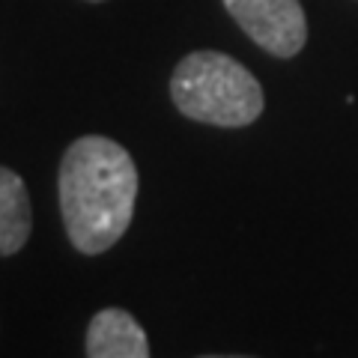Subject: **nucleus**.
<instances>
[{"instance_id":"1","label":"nucleus","mask_w":358,"mask_h":358,"mask_svg":"<svg viewBox=\"0 0 358 358\" xmlns=\"http://www.w3.org/2000/svg\"><path fill=\"white\" fill-rule=\"evenodd\" d=\"M57 192L66 236L75 251L96 257L114 248L134 218L138 167L114 138L84 134L63 152Z\"/></svg>"},{"instance_id":"2","label":"nucleus","mask_w":358,"mask_h":358,"mask_svg":"<svg viewBox=\"0 0 358 358\" xmlns=\"http://www.w3.org/2000/svg\"><path fill=\"white\" fill-rule=\"evenodd\" d=\"M171 99L182 117L215 129L251 126L266 108L251 69L221 51L185 54L171 75Z\"/></svg>"},{"instance_id":"3","label":"nucleus","mask_w":358,"mask_h":358,"mask_svg":"<svg viewBox=\"0 0 358 358\" xmlns=\"http://www.w3.org/2000/svg\"><path fill=\"white\" fill-rule=\"evenodd\" d=\"M242 33L266 54L289 60L308 42V18L301 0H221Z\"/></svg>"},{"instance_id":"4","label":"nucleus","mask_w":358,"mask_h":358,"mask_svg":"<svg viewBox=\"0 0 358 358\" xmlns=\"http://www.w3.org/2000/svg\"><path fill=\"white\" fill-rule=\"evenodd\" d=\"M84 350L90 358H147L152 352L147 331L122 308H102L90 320Z\"/></svg>"},{"instance_id":"5","label":"nucleus","mask_w":358,"mask_h":358,"mask_svg":"<svg viewBox=\"0 0 358 358\" xmlns=\"http://www.w3.org/2000/svg\"><path fill=\"white\" fill-rule=\"evenodd\" d=\"M33 230L30 192L15 171L0 167V257H13L27 245Z\"/></svg>"},{"instance_id":"6","label":"nucleus","mask_w":358,"mask_h":358,"mask_svg":"<svg viewBox=\"0 0 358 358\" xmlns=\"http://www.w3.org/2000/svg\"><path fill=\"white\" fill-rule=\"evenodd\" d=\"M87 3H105V0H87Z\"/></svg>"}]
</instances>
